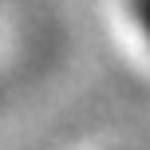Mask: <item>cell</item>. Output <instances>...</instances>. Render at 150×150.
<instances>
[{"mask_svg":"<svg viewBox=\"0 0 150 150\" xmlns=\"http://www.w3.org/2000/svg\"><path fill=\"white\" fill-rule=\"evenodd\" d=\"M130 8H134V20L142 24V32L150 36V0H130Z\"/></svg>","mask_w":150,"mask_h":150,"instance_id":"1","label":"cell"}]
</instances>
